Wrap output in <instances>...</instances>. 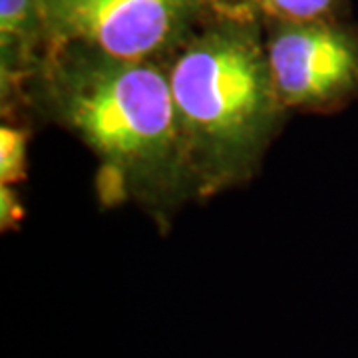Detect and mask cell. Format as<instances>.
Returning a JSON list of instances; mask_svg holds the SVG:
<instances>
[{"label":"cell","mask_w":358,"mask_h":358,"mask_svg":"<svg viewBox=\"0 0 358 358\" xmlns=\"http://www.w3.org/2000/svg\"><path fill=\"white\" fill-rule=\"evenodd\" d=\"M48 78L54 114L102 162L103 199H159L192 183L162 66L66 46Z\"/></svg>","instance_id":"cell-1"},{"label":"cell","mask_w":358,"mask_h":358,"mask_svg":"<svg viewBox=\"0 0 358 358\" xmlns=\"http://www.w3.org/2000/svg\"><path fill=\"white\" fill-rule=\"evenodd\" d=\"M167 76L193 187L215 192L251 173L285 108L253 24L225 16L193 34Z\"/></svg>","instance_id":"cell-2"},{"label":"cell","mask_w":358,"mask_h":358,"mask_svg":"<svg viewBox=\"0 0 358 358\" xmlns=\"http://www.w3.org/2000/svg\"><path fill=\"white\" fill-rule=\"evenodd\" d=\"M205 0H40L54 48L76 46L128 62H155L183 48Z\"/></svg>","instance_id":"cell-3"},{"label":"cell","mask_w":358,"mask_h":358,"mask_svg":"<svg viewBox=\"0 0 358 358\" xmlns=\"http://www.w3.org/2000/svg\"><path fill=\"white\" fill-rule=\"evenodd\" d=\"M285 108H338L358 96V32L331 20H279L267 44Z\"/></svg>","instance_id":"cell-4"},{"label":"cell","mask_w":358,"mask_h":358,"mask_svg":"<svg viewBox=\"0 0 358 358\" xmlns=\"http://www.w3.org/2000/svg\"><path fill=\"white\" fill-rule=\"evenodd\" d=\"M44 30L40 0H0V38L2 54L24 50L32 36Z\"/></svg>","instance_id":"cell-5"},{"label":"cell","mask_w":358,"mask_h":358,"mask_svg":"<svg viewBox=\"0 0 358 358\" xmlns=\"http://www.w3.org/2000/svg\"><path fill=\"white\" fill-rule=\"evenodd\" d=\"M261 8L285 22L327 20L338 0H257Z\"/></svg>","instance_id":"cell-6"},{"label":"cell","mask_w":358,"mask_h":358,"mask_svg":"<svg viewBox=\"0 0 358 358\" xmlns=\"http://www.w3.org/2000/svg\"><path fill=\"white\" fill-rule=\"evenodd\" d=\"M26 173V134L24 129L0 128V179L2 185L20 181Z\"/></svg>","instance_id":"cell-7"},{"label":"cell","mask_w":358,"mask_h":358,"mask_svg":"<svg viewBox=\"0 0 358 358\" xmlns=\"http://www.w3.org/2000/svg\"><path fill=\"white\" fill-rule=\"evenodd\" d=\"M24 215V209L18 201V197L8 185H2L0 189V221H2V229L16 225Z\"/></svg>","instance_id":"cell-8"},{"label":"cell","mask_w":358,"mask_h":358,"mask_svg":"<svg viewBox=\"0 0 358 358\" xmlns=\"http://www.w3.org/2000/svg\"><path fill=\"white\" fill-rule=\"evenodd\" d=\"M205 2H209L211 6H217L219 10H223V13H225V16L245 18L243 10H241V6H239V2H237V0H205Z\"/></svg>","instance_id":"cell-9"}]
</instances>
